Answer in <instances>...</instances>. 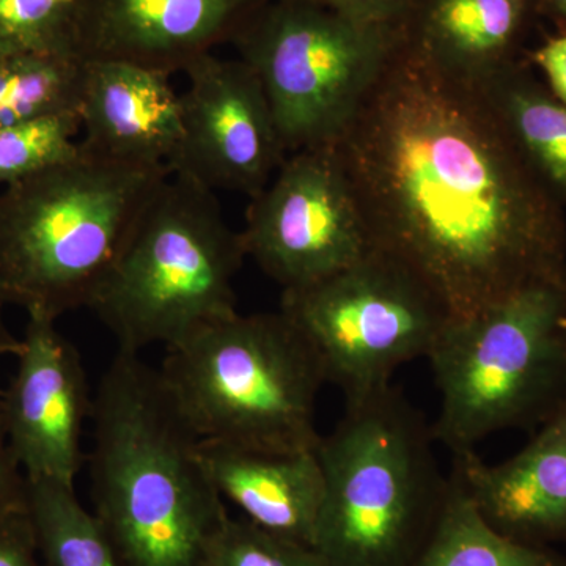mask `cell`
<instances>
[{"label":"cell","instance_id":"1","mask_svg":"<svg viewBox=\"0 0 566 566\" xmlns=\"http://www.w3.org/2000/svg\"><path fill=\"white\" fill-rule=\"evenodd\" d=\"M374 251L450 319L566 282L565 208L524 161L482 85L400 46L333 142Z\"/></svg>","mask_w":566,"mask_h":566},{"label":"cell","instance_id":"2","mask_svg":"<svg viewBox=\"0 0 566 566\" xmlns=\"http://www.w3.org/2000/svg\"><path fill=\"white\" fill-rule=\"evenodd\" d=\"M91 420L93 515L123 564L205 566L229 513L161 370L117 352L93 392Z\"/></svg>","mask_w":566,"mask_h":566},{"label":"cell","instance_id":"3","mask_svg":"<svg viewBox=\"0 0 566 566\" xmlns=\"http://www.w3.org/2000/svg\"><path fill=\"white\" fill-rule=\"evenodd\" d=\"M167 166L85 150L0 189V303L57 322L91 307Z\"/></svg>","mask_w":566,"mask_h":566},{"label":"cell","instance_id":"4","mask_svg":"<svg viewBox=\"0 0 566 566\" xmlns=\"http://www.w3.org/2000/svg\"><path fill=\"white\" fill-rule=\"evenodd\" d=\"M422 412L390 385L346 401L316 455L324 499L314 547L327 566H412L444 516L452 482Z\"/></svg>","mask_w":566,"mask_h":566},{"label":"cell","instance_id":"5","mask_svg":"<svg viewBox=\"0 0 566 566\" xmlns=\"http://www.w3.org/2000/svg\"><path fill=\"white\" fill-rule=\"evenodd\" d=\"M166 352L159 370L200 439L264 453L318 447L316 403L326 378L281 308L237 312Z\"/></svg>","mask_w":566,"mask_h":566},{"label":"cell","instance_id":"6","mask_svg":"<svg viewBox=\"0 0 566 566\" xmlns=\"http://www.w3.org/2000/svg\"><path fill=\"white\" fill-rule=\"evenodd\" d=\"M245 256L216 192L172 175L147 205L91 304L117 352L180 344L237 314Z\"/></svg>","mask_w":566,"mask_h":566},{"label":"cell","instance_id":"7","mask_svg":"<svg viewBox=\"0 0 566 566\" xmlns=\"http://www.w3.org/2000/svg\"><path fill=\"white\" fill-rule=\"evenodd\" d=\"M427 360L441 397L431 431L452 455L535 430L566 398V282L450 319Z\"/></svg>","mask_w":566,"mask_h":566},{"label":"cell","instance_id":"8","mask_svg":"<svg viewBox=\"0 0 566 566\" xmlns=\"http://www.w3.org/2000/svg\"><path fill=\"white\" fill-rule=\"evenodd\" d=\"M403 28L268 0L233 36L262 82L286 153L329 147L400 46Z\"/></svg>","mask_w":566,"mask_h":566},{"label":"cell","instance_id":"9","mask_svg":"<svg viewBox=\"0 0 566 566\" xmlns=\"http://www.w3.org/2000/svg\"><path fill=\"white\" fill-rule=\"evenodd\" d=\"M281 311L346 401L389 387L398 368L427 359L450 322L416 275L378 251L323 281L285 290Z\"/></svg>","mask_w":566,"mask_h":566},{"label":"cell","instance_id":"10","mask_svg":"<svg viewBox=\"0 0 566 566\" xmlns=\"http://www.w3.org/2000/svg\"><path fill=\"white\" fill-rule=\"evenodd\" d=\"M245 256L285 290L323 281L374 252L333 147L292 153L252 197L241 230Z\"/></svg>","mask_w":566,"mask_h":566},{"label":"cell","instance_id":"11","mask_svg":"<svg viewBox=\"0 0 566 566\" xmlns=\"http://www.w3.org/2000/svg\"><path fill=\"white\" fill-rule=\"evenodd\" d=\"M182 73V134L169 170L211 192L255 197L286 153L270 99L244 61L207 54Z\"/></svg>","mask_w":566,"mask_h":566},{"label":"cell","instance_id":"12","mask_svg":"<svg viewBox=\"0 0 566 566\" xmlns=\"http://www.w3.org/2000/svg\"><path fill=\"white\" fill-rule=\"evenodd\" d=\"M28 316L17 374L0 392L7 436L28 482L76 486L82 431L93 408L87 374L55 319Z\"/></svg>","mask_w":566,"mask_h":566},{"label":"cell","instance_id":"13","mask_svg":"<svg viewBox=\"0 0 566 566\" xmlns=\"http://www.w3.org/2000/svg\"><path fill=\"white\" fill-rule=\"evenodd\" d=\"M268 0H85L81 55L172 76L230 41Z\"/></svg>","mask_w":566,"mask_h":566},{"label":"cell","instance_id":"14","mask_svg":"<svg viewBox=\"0 0 566 566\" xmlns=\"http://www.w3.org/2000/svg\"><path fill=\"white\" fill-rule=\"evenodd\" d=\"M452 457L450 479L493 531L539 549L566 545V398L501 463L475 450Z\"/></svg>","mask_w":566,"mask_h":566},{"label":"cell","instance_id":"15","mask_svg":"<svg viewBox=\"0 0 566 566\" xmlns=\"http://www.w3.org/2000/svg\"><path fill=\"white\" fill-rule=\"evenodd\" d=\"M80 117L82 147L104 158L169 167L180 145V93L134 63L85 61Z\"/></svg>","mask_w":566,"mask_h":566},{"label":"cell","instance_id":"16","mask_svg":"<svg viewBox=\"0 0 566 566\" xmlns=\"http://www.w3.org/2000/svg\"><path fill=\"white\" fill-rule=\"evenodd\" d=\"M197 457L223 502L263 531L314 547L324 499L316 450L264 453L200 439Z\"/></svg>","mask_w":566,"mask_h":566},{"label":"cell","instance_id":"17","mask_svg":"<svg viewBox=\"0 0 566 566\" xmlns=\"http://www.w3.org/2000/svg\"><path fill=\"white\" fill-rule=\"evenodd\" d=\"M534 0H416L406 43L450 76L483 84L524 61Z\"/></svg>","mask_w":566,"mask_h":566},{"label":"cell","instance_id":"18","mask_svg":"<svg viewBox=\"0 0 566 566\" xmlns=\"http://www.w3.org/2000/svg\"><path fill=\"white\" fill-rule=\"evenodd\" d=\"M480 85L524 161L566 210V104L535 76L527 59Z\"/></svg>","mask_w":566,"mask_h":566},{"label":"cell","instance_id":"19","mask_svg":"<svg viewBox=\"0 0 566 566\" xmlns=\"http://www.w3.org/2000/svg\"><path fill=\"white\" fill-rule=\"evenodd\" d=\"M28 510L41 566H125L98 517L81 504L76 486L28 482Z\"/></svg>","mask_w":566,"mask_h":566},{"label":"cell","instance_id":"20","mask_svg":"<svg viewBox=\"0 0 566 566\" xmlns=\"http://www.w3.org/2000/svg\"><path fill=\"white\" fill-rule=\"evenodd\" d=\"M412 566H566V556L497 534L452 482L444 516Z\"/></svg>","mask_w":566,"mask_h":566},{"label":"cell","instance_id":"21","mask_svg":"<svg viewBox=\"0 0 566 566\" xmlns=\"http://www.w3.org/2000/svg\"><path fill=\"white\" fill-rule=\"evenodd\" d=\"M84 66V59L66 55H0V128L80 114Z\"/></svg>","mask_w":566,"mask_h":566},{"label":"cell","instance_id":"22","mask_svg":"<svg viewBox=\"0 0 566 566\" xmlns=\"http://www.w3.org/2000/svg\"><path fill=\"white\" fill-rule=\"evenodd\" d=\"M85 0H0V55L81 57Z\"/></svg>","mask_w":566,"mask_h":566},{"label":"cell","instance_id":"23","mask_svg":"<svg viewBox=\"0 0 566 566\" xmlns=\"http://www.w3.org/2000/svg\"><path fill=\"white\" fill-rule=\"evenodd\" d=\"M81 129L76 112L0 128V189L74 158Z\"/></svg>","mask_w":566,"mask_h":566},{"label":"cell","instance_id":"24","mask_svg":"<svg viewBox=\"0 0 566 566\" xmlns=\"http://www.w3.org/2000/svg\"><path fill=\"white\" fill-rule=\"evenodd\" d=\"M205 566H327L315 547L229 516L208 547Z\"/></svg>","mask_w":566,"mask_h":566},{"label":"cell","instance_id":"25","mask_svg":"<svg viewBox=\"0 0 566 566\" xmlns=\"http://www.w3.org/2000/svg\"><path fill=\"white\" fill-rule=\"evenodd\" d=\"M365 24L403 28L416 0H292Z\"/></svg>","mask_w":566,"mask_h":566},{"label":"cell","instance_id":"26","mask_svg":"<svg viewBox=\"0 0 566 566\" xmlns=\"http://www.w3.org/2000/svg\"><path fill=\"white\" fill-rule=\"evenodd\" d=\"M0 566H41L28 501L0 520Z\"/></svg>","mask_w":566,"mask_h":566},{"label":"cell","instance_id":"27","mask_svg":"<svg viewBox=\"0 0 566 566\" xmlns=\"http://www.w3.org/2000/svg\"><path fill=\"white\" fill-rule=\"evenodd\" d=\"M2 392V390H0ZM28 501V480L22 472L7 436L0 400V520Z\"/></svg>","mask_w":566,"mask_h":566},{"label":"cell","instance_id":"28","mask_svg":"<svg viewBox=\"0 0 566 566\" xmlns=\"http://www.w3.org/2000/svg\"><path fill=\"white\" fill-rule=\"evenodd\" d=\"M526 59L543 74L551 93L566 104V31L547 36L536 50L527 52Z\"/></svg>","mask_w":566,"mask_h":566},{"label":"cell","instance_id":"29","mask_svg":"<svg viewBox=\"0 0 566 566\" xmlns=\"http://www.w3.org/2000/svg\"><path fill=\"white\" fill-rule=\"evenodd\" d=\"M536 17L546 18L557 25V31H566V0H534Z\"/></svg>","mask_w":566,"mask_h":566},{"label":"cell","instance_id":"30","mask_svg":"<svg viewBox=\"0 0 566 566\" xmlns=\"http://www.w3.org/2000/svg\"><path fill=\"white\" fill-rule=\"evenodd\" d=\"M2 307L3 304L0 303V359L7 356V354H17L18 345H20V340L13 337V334H11L9 327H7L6 319H3Z\"/></svg>","mask_w":566,"mask_h":566}]
</instances>
